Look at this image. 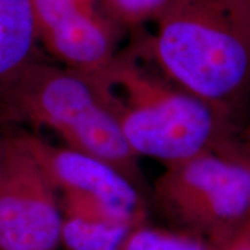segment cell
I'll return each mask as SVG.
<instances>
[{"mask_svg": "<svg viewBox=\"0 0 250 250\" xmlns=\"http://www.w3.org/2000/svg\"><path fill=\"white\" fill-rule=\"evenodd\" d=\"M154 23L156 66L234 127L250 104V0H169Z\"/></svg>", "mask_w": 250, "mask_h": 250, "instance_id": "cell-1", "label": "cell"}, {"mask_svg": "<svg viewBox=\"0 0 250 250\" xmlns=\"http://www.w3.org/2000/svg\"><path fill=\"white\" fill-rule=\"evenodd\" d=\"M90 80L107 95L125 140L138 156L168 166L226 151L233 142V126L224 115L156 66L143 31Z\"/></svg>", "mask_w": 250, "mask_h": 250, "instance_id": "cell-2", "label": "cell"}, {"mask_svg": "<svg viewBox=\"0 0 250 250\" xmlns=\"http://www.w3.org/2000/svg\"><path fill=\"white\" fill-rule=\"evenodd\" d=\"M0 122L54 131L64 146L107 162L142 188L139 156L125 140L104 92L44 56L0 92Z\"/></svg>", "mask_w": 250, "mask_h": 250, "instance_id": "cell-3", "label": "cell"}, {"mask_svg": "<svg viewBox=\"0 0 250 250\" xmlns=\"http://www.w3.org/2000/svg\"><path fill=\"white\" fill-rule=\"evenodd\" d=\"M153 198L179 230L223 245L250 225V155L234 145L166 166Z\"/></svg>", "mask_w": 250, "mask_h": 250, "instance_id": "cell-4", "label": "cell"}, {"mask_svg": "<svg viewBox=\"0 0 250 250\" xmlns=\"http://www.w3.org/2000/svg\"><path fill=\"white\" fill-rule=\"evenodd\" d=\"M11 132L54 184L62 214L144 223L140 189L116 168L86 153L54 145L34 131L17 127Z\"/></svg>", "mask_w": 250, "mask_h": 250, "instance_id": "cell-5", "label": "cell"}, {"mask_svg": "<svg viewBox=\"0 0 250 250\" xmlns=\"http://www.w3.org/2000/svg\"><path fill=\"white\" fill-rule=\"evenodd\" d=\"M59 193L11 131L0 133V250H56Z\"/></svg>", "mask_w": 250, "mask_h": 250, "instance_id": "cell-6", "label": "cell"}, {"mask_svg": "<svg viewBox=\"0 0 250 250\" xmlns=\"http://www.w3.org/2000/svg\"><path fill=\"white\" fill-rule=\"evenodd\" d=\"M40 45L59 65L89 79L102 74L118 52L122 31L98 0H31Z\"/></svg>", "mask_w": 250, "mask_h": 250, "instance_id": "cell-7", "label": "cell"}, {"mask_svg": "<svg viewBox=\"0 0 250 250\" xmlns=\"http://www.w3.org/2000/svg\"><path fill=\"white\" fill-rule=\"evenodd\" d=\"M40 56L31 0H0V92Z\"/></svg>", "mask_w": 250, "mask_h": 250, "instance_id": "cell-8", "label": "cell"}, {"mask_svg": "<svg viewBox=\"0 0 250 250\" xmlns=\"http://www.w3.org/2000/svg\"><path fill=\"white\" fill-rule=\"evenodd\" d=\"M144 223L96 220L62 214V250H123L130 234Z\"/></svg>", "mask_w": 250, "mask_h": 250, "instance_id": "cell-9", "label": "cell"}, {"mask_svg": "<svg viewBox=\"0 0 250 250\" xmlns=\"http://www.w3.org/2000/svg\"><path fill=\"white\" fill-rule=\"evenodd\" d=\"M123 250H218L217 246L201 236L142 224L134 228Z\"/></svg>", "mask_w": 250, "mask_h": 250, "instance_id": "cell-10", "label": "cell"}, {"mask_svg": "<svg viewBox=\"0 0 250 250\" xmlns=\"http://www.w3.org/2000/svg\"><path fill=\"white\" fill-rule=\"evenodd\" d=\"M169 0H98L101 11L122 31L131 35L143 31L148 22H155Z\"/></svg>", "mask_w": 250, "mask_h": 250, "instance_id": "cell-11", "label": "cell"}, {"mask_svg": "<svg viewBox=\"0 0 250 250\" xmlns=\"http://www.w3.org/2000/svg\"><path fill=\"white\" fill-rule=\"evenodd\" d=\"M235 143L243 152L250 154V104L233 129Z\"/></svg>", "mask_w": 250, "mask_h": 250, "instance_id": "cell-12", "label": "cell"}, {"mask_svg": "<svg viewBox=\"0 0 250 250\" xmlns=\"http://www.w3.org/2000/svg\"><path fill=\"white\" fill-rule=\"evenodd\" d=\"M217 248L218 250H250V225L223 245H218Z\"/></svg>", "mask_w": 250, "mask_h": 250, "instance_id": "cell-13", "label": "cell"}, {"mask_svg": "<svg viewBox=\"0 0 250 250\" xmlns=\"http://www.w3.org/2000/svg\"><path fill=\"white\" fill-rule=\"evenodd\" d=\"M247 154H248V153H247ZM249 155H250V154H249Z\"/></svg>", "mask_w": 250, "mask_h": 250, "instance_id": "cell-14", "label": "cell"}]
</instances>
